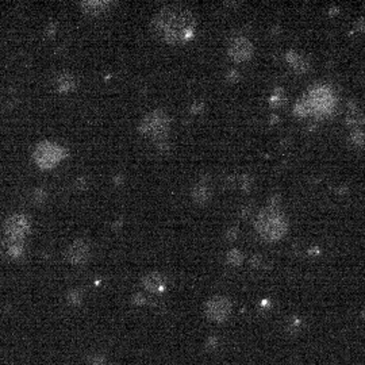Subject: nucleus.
Here are the masks:
<instances>
[{
	"instance_id": "1",
	"label": "nucleus",
	"mask_w": 365,
	"mask_h": 365,
	"mask_svg": "<svg viewBox=\"0 0 365 365\" xmlns=\"http://www.w3.org/2000/svg\"><path fill=\"white\" fill-rule=\"evenodd\" d=\"M150 30L157 40L165 44H184L196 32L195 15L186 5L170 3L157 11L151 19Z\"/></svg>"
},
{
	"instance_id": "2",
	"label": "nucleus",
	"mask_w": 365,
	"mask_h": 365,
	"mask_svg": "<svg viewBox=\"0 0 365 365\" xmlns=\"http://www.w3.org/2000/svg\"><path fill=\"white\" fill-rule=\"evenodd\" d=\"M254 226L261 238L269 242H276L285 236L288 230V221L279 207L269 206L260 211Z\"/></svg>"
},
{
	"instance_id": "3",
	"label": "nucleus",
	"mask_w": 365,
	"mask_h": 365,
	"mask_svg": "<svg viewBox=\"0 0 365 365\" xmlns=\"http://www.w3.org/2000/svg\"><path fill=\"white\" fill-rule=\"evenodd\" d=\"M170 119L168 114L161 110H154L143 116L139 122L138 131L153 141H161L169 133Z\"/></svg>"
},
{
	"instance_id": "4",
	"label": "nucleus",
	"mask_w": 365,
	"mask_h": 365,
	"mask_svg": "<svg viewBox=\"0 0 365 365\" xmlns=\"http://www.w3.org/2000/svg\"><path fill=\"white\" fill-rule=\"evenodd\" d=\"M67 157V150L61 145L50 141H44L37 145L33 153V160L38 168L44 170L52 169Z\"/></svg>"
},
{
	"instance_id": "5",
	"label": "nucleus",
	"mask_w": 365,
	"mask_h": 365,
	"mask_svg": "<svg viewBox=\"0 0 365 365\" xmlns=\"http://www.w3.org/2000/svg\"><path fill=\"white\" fill-rule=\"evenodd\" d=\"M310 106H311L312 114L318 116H325L333 111L335 99L333 92L326 87H315L306 95Z\"/></svg>"
},
{
	"instance_id": "6",
	"label": "nucleus",
	"mask_w": 365,
	"mask_h": 365,
	"mask_svg": "<svg viewBox=\"0 0 365 365\" xmlns=\"http://www.w3.org/2000/svg\"><path fill=\"white\" fill-rule=\"evenodd\" d=\"M232 302L230 299L222 295H217L210 298L205 304V314L210 321L213 322H225L232 314Z\"/></svg>"
},
{
	"instance_id": "7",
	"label": "nucleus",
	"mask_w": 365,
	"mask_h": 365,
	"mask_svg": "<svg viewBox=\"0 0 365 365\" xmlns=\"http://www.w3.org/2000/svg\"><path fill=\"white\" fill-rule=\"evenodd\" d=\"M30 232V219L21 213L10 215L5 222V233L9 241H21Z\"/></svg>"
},
{
	"instance_id": "8",
	"label": "nucleus",
	"mask_w": 365,
	"mask_h": 365,
	"mask_svg": "<svg viewBox=\"0 0 365 365\" xmlns=\"http://www.w3.org/2000/svg\"><path fill=\"white\" fill-rule=\"evenodd\" d=\"M254 48L245 37H236L227 46V54L234 63H245L253 57Z\"/></svg>"
},
{
	"instance_id": "9",
	"label": "nucleus",
	"mask_w": 365,
	"mask_h": 365,
	"mask_svg": "<svg viewBox=\"0 0 365 365\" xmlns=\"http://www.w3.org/2000/svg\"><path fill=\"white\" fill-rule=\"evenodd\" d=\"M64 257L72 265H83L89 257V245L84 240H76L69 244Z\"/></svg>"
},
{
	"instance_id": "10",
	"label": "nucleus",
	"mask_w": 365,
	"mask_h": 365,
	"mask_svg": "<svg viewBox=\"0 0 365 365\" xmlns=\"http://www.w3.org/2000/svg\"><path fill=\"white\" fill-rule=\"evenodd\" d=\"M81 11L88 17H99L107 11L112 6V2L108 0H87L79 3Z\"/></svg>"
},
{
	"instance_id": "11",
	"label": "nucleus",
	"mask_w": 365,
	"mask_h": 365,
	"mask_svg": "<svg viewBox=\"0 0 365 365\" xmlns=\"http://www.w3.org/2000/svg\"><path fill=\"white\" fill-rule=\"evenodd\" d=\"M142 285L143 288H146V291H149V292L158 294V292H162L165 290L166 280L158 272H150L142 277Z\"/></svg>"
},
{
	"instance_id": "12",
	"label": "nucleus",
	"mask_w": 365,
	"mask_h": 365,
	"mask_svg": "<svg viewBox=\"0 0 365 365\" xmlns=\"http://www.w3.org/2000/svg\"><path fill=\"white\" fill-rule=\"evenodd\" d=\"M54 87L58 92L61 94H67L73 91L76 87V79L75 76L69 73V72H60L56 79H54Z\"/></svg>"
},
{
	"instance_id": "13",
	"label": "nucleus",
	"mask_w": 365,
	"mask_h": 365,
	"mask_svg": "<svg viewBox=\"0 0 365 365\" xmlns=\"http://www.w3.org/2000/svg\"><path fill=\"white\" fill-rule=\"evenodd\" d=\"M191 198L196 205L203 206L206 203H209V201L211 199V190H210L209 186H206L203 182H199L192 190Z\"/></svg>"
},
{
	"instance_id": "14",
	"label": "nucleus",
	"mask_w": 365,
	"mask_h": 365,
	"mask_svg": "<svg viewBox=\"0 0 365 365\" xmlns=\"http://www.w3.org/2000/svg\"><path fill=\"white\" fill-rule=\"evenodd\" d=\"M287 61L292 65L296 72H306L308 68V61L306 58H303L300 54H298L295 50H290L287 53Z\"/></svg>"
},
{
	"instance_id": "15",
	"label": "nucleus",
	"mask_w": 365,
	"mask_h": 365,
	"mask_svg": "<svg viewBox=\"0 0 365 365\" xmlns=\"http://www.w3.org/2000/svg\"><path fill=\"white\" fill-rule=\"evenodd\" d=\"M294 112L298 116H300V118H303V116L311 115L312 114L311 106H310V103H308V100L306 96H303L300 100L296 102V104H295V108H294Z\"/></svg>"
},
{
	"instance_id": "16",
	"label": "nucleus",
	"mask_w": 365,
	"mask_h": 365,
	"mask_svg": "<svg viewBox=\"0 0 365 365\" xmlns=\"http://www.w3.org/2000/svg\"><path fill=\"white\" fill-rule=\"evenodd\" d=\"M227 264H230L233 267H238L244 263V254L238 249H232L226 256Z\"/></svg>"
},
{
	"instance_id": "17",
	"label": "nucleus",
	"mask_w": 365,
	"mask_h": 365,
	"mask_svg": "<svg viewBox=\"0 0 365 365\" xmlns=\"http://www.w3.org/2000/svg\"><path fill=\"white\" fill-rule=\"evenodd\" d=\"M7 253H9L10 257H19L23 253V242H21V241H9Z\"/></svg>"
},
{
	"instance_id": "18",
	"label": "nucleus",
	"mask_w": 365,
	"mask_h": 365,
	"mask_svg": "<svg viewBox=\"0 0 365 365\" xmlns=\"http://www.w3.org/2000/svg\"><path fill=\"white\" fill-rule=\"evenodd\" d=\"M83 300V294H81L80 290H71L67 295V302L71 304V306H79Z\"/></svg>"
},
{
	"instance_id": "19",
	"label": "nucleus",
	"mask_w": 365,
	"mask_h": 365,
	"mask_svg": "<svg viewBox=\"0 0 365 365\" xmlns=\"http://www.w3.org/2000/svg\"><path fill=\"white\" fill-rule=\"evenodd\" d=\"M285 95L283 92V89H276L275 94L271 98V106L272 107H280L281 104L284 103Z\"/></svg>"
},
{
	"instance_id": "20",
	"label": "nucleus",
	"mask_w": 365,
	"mask_h": 365,
	"mask_svg": "<svg viewBox=\"0 0 365 365\" xmlns=\"http://www.w3.org/2000/svg\"><path fill=\"white\" fill-rule=\"evenodd\" d=\"M87 365H106V358L103 354H92L88 357Z\"/></svg>"
},
{
	"instance_id": "21",
	"label": "nucleus",
	"mask_w": 365,
	"mask_h": 365,
	"mask_svg": "<svg viewBox=\"0 0 365 365\" xmlns=\"http://www.w3.org/2000/svg\"><path fill=\"white\" fill-rule=\"evenodd\" d=\"M352 141L354 145L361 146V145L365 142V134L362 133V131H360V130H357V131H354V133L352 134Z\"/></svg>"
},
{
	"instance_id": "22",
	"label": "nucleus",
	"mask_w": 365,
	"mask_h": 365,
	"mask_svg": "<svg viewBox=\"0 0 365 365\" xmlns=\"http://www.w3.org/2000/svg\"><path fill=\"white\" fill-rule=\"evenodd\" d=\"M46 199V192L44 190H37L36 194H34V201L36 203H42Z\"/></svg>"
},
{
	"instance_id": "23",
	"label": "nucleus",
	"mask_w": 365,
	"mask_h": 365,
	"mask_svg": "<svg viewBox=\"0 0 365 365\" xmlns=\"http://www.w3.org/2000/svg\"><path fill=\"white\" fill-rule=\"evenodd\" d=\"M217 345H218V338H215V337H210V338L207 339V342H206V347H207L209 350L210 349L213 350Z\"/></svg>"
},
{
	"instance_id": "24",
	"label": "nucleus",
	"mask_w": 365,
	"mask_h": 365,
	"mask_svg": "<svg viewBox=\"0 0 365 365\" xmlns=\"http://www.w3.org/2000/svg\"><path fill=\"white\" fill-rule=\"evenodd\" d=\"M226 77H227V80H229V81H232V83H236V81L238 80V77H240V73L233 69V71H230L229 73H227Z\"/></svg>"
},
{
	"instance_id": "25",
	"label": "nucleus",
	"mask_w": 365,
	"mask_h": 365,
	"mask_svg": "<svg viewBox=\"0 0 365 365\" xmlns=\"http://www.w3.org/2000/svg\"><path fill=\"white\" fill-rule=\"evenodd\" d=\"M354 27H356V30H358V32H365V18L358 19L356 25H354Z\"/></svg>"
},
{
	"instance_id": "26",
	"label": "nucleus",
	"mask_w": 365,
	"mask_h": 365,
	"mask_svg": "<svg viewBox=\"0 0 365 365\" xmlns=\"http://www.w3.org/2000/svg\"><path fill=\"white\" fill-rule=\"evenodd\" d=\"M145 302H146V299L143 298L141 294H137L133 298V303H135V304H143Z\"/></svg>"
},
{
	"instance_id": "27",
	"label": "nucleus",
	"mask_w": 365,
	"mask_h": 365,
	"mask_svg": "<svg viewBox=\"0 0 365 365\" xmlns=\"http://www.w3.org/2000/svg\"><path fill=\"white\" fill-rule=\"evenodd\" d=\"M202 108H203V104H202V103H195V104L191 107V111L194 112V114H198L199 111H202Z\"/></svg>"
},
{
	"instance_id": "28",
	"label": "nucleus",
	"mask_w": 365,
	"mask_h": 365,
	"mask_svg": "<svg viewBox=\"0 0 365 365\" xmlns=\"http://www.w3.org/2000/svg\"><path fill=\"white\" fill-rule=\"evenodd\" d=\"M227 238H229V240H236L237 238L236 230H229V232H227Z\"/></svg>"
},
{
	"instance_id": "29",
	"label": "nucleus",
	"mask_w": 365,
	"mask_h": 365,
	"mask_svg": "<svg viewBox=\"0 0 365 365\" xmlns=\"http://www.w3.org/2000/svg\"><path fill=\"white\" fill-rule=\"evenodd\" d=\"M338 11H339L338 7H335V9H333V10H330V15H334V14L338 13Z\"/></svg>"
}]
</instances>
